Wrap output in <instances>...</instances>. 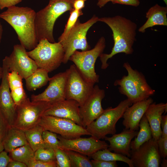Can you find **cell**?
<instances>
[{"label": "cell", "mask_w": 167, "mask_h": 167, "mask_svg": "<svg viewBox=\"0 0 167 167\" xmlns=\"http://www.w3.org/2000/svg\"><path fill=\"white\" fill-rule=\"evenodd\" d=\"M99 21L105 23L110 28L114 42L111 52L109 54L102 53L99 57L101 68L104 70L109 66L108 60L115 54L121 53L126 54L133 53L137 25L130 19L120 15L99 18Z\"/></svg>", "instance_id": "cell-1"}, {"label": "cell", "mask_w": 167, "mask_h": 167, "mask_svg": "<svg viewBox=\"0 0 167 167\" xmlns=\"http://www.w3.org/2000/svg\"><path fill=\"white\" fill-rule=\"evenodd\" d=\"M36 14L30 7L15 6L7 8L0 14V18L15 31L20 44L29 50L34 49L39 42L35 24Z\"/></svg>", "instance_id": "cell-2"}, {"label": "cell", "mask_w": 167, "mask_h": 167, "mask_svg": "<svg viewBox=\"0 0 167 167\" xmlns=\"http://www.w3.org/2000/svg\"><path fill=\"white\" fill-rule=\"evenodd\" d=\"M74 0H49L45 8L36 12L35 24L38 41L46 39L55 42L53 36L55 23L61 15L73 9Z\"/></svg>", "instance_id": "cell-3"}, {"label": "cell", "mask_w": 167, "mask_h": 167, "mask_svg": "<svg viewBox=\"0 0 167 167\" xmlns=\"http://www.w3.org/2000/svg\"><path fill=\"white\" fill-rule=\"evenodd\" d=\"M128 74L116 80L114 86H118L120 92L126 96L133 104L147 99L153 95L155 91L148 85L143 75L133 69L127 62L123 64Z\"/></svg>", "instance_id": "cell-4"}, {"label": "cell", "mask_w": 167, "mask_h": 167, "mask_svg": "<svg viewBox=\"0 0 167 167\" xmlns=\"http://www.w3.org/2000/svg\"><path fill=\"white\" fill-rule=\"evenodd\" d=\"M133 103L128 99L121 101L116 107L108 108L86 127L90 135L98 139H103L108 135L116 132V125L122 117L128 107Z\"/></svg>", "instance_id": "cell-5"}, {"label": "cell", "mask_w": 167, "mask_h": 167, "mask_svg": "<svg viewBox=\"0 0 167 167\" xmlns=\"http://www.w3.org/2000/svg\"><path fill=\"white\" fill-rule=\"evenodd\" d=\"M27 53L38 68L49 72L59 66L63 63L64 55L63 47L59 42L51 43L46 39L39 41L34 49Z\"/></svg>", "instance_id": "cell-6"}, {"label": "cell", "mask_w": 167, "mask_h": 167, "mask_svg": "<svg viewBox=\"0 0 167 167\" xmlns=\"http://www.w3.org/2000/svg\"><path fill=\"white\" fill-rule=\"evenodd\" d=\"M105 47V39L102 36L93 49L81 52L76 50L70 57L69 60L74 63L82 76L91 83L95 84L99 81V76L95 72V65Z\"/></svg>", "instance_id": "cell-7"}, {"label": "cell", "mask_w": 167, "mask_h": 167, "mask_svg": "<svg viewBox=\"0 0 167 167\" xmlns=\"http://www.w3.org/2000/svg\"><path fill=\"white\" fill-rule=\"evenodd\" d=\"M51 104L45 101H31L27 97L16 106L15 118L12 126L24 131L38 124L45 111Z\"/></svg>", "instance_id": "cell-8"}, {"label": "cell", "mask_w": 167, "mask_h": 167, "mask_svg": "<svg viewBox=\"0 0 167 167\" xmlns=\"http://www.w3.org/2000/svg\"><path fill=\"white\" fill-rule=\"evenodd\" d=\"M99 18L94 15L84 23H81L79 19L67 37L61 42L64 52L63 63L66 64L75 51L80 49L85 51L90 49V47L87 40L86 35L89 28L98 21Z\"/></svg>", "instance_id": "cell-9"}, {"label": "cell", "mask_w": 167, "mask_h": 167, "mask_svg": "<svg viewBox=\"0 0 167 167\" xmlns=\"http://www.w3.org/2000/svg\"><path fill=\"white\" fill-rule=\"evenodd\" d=\"M38 125L44 130L59 134L63 138L71 139L84 135H90L85 128L68 119L50 115H43Z\"/></svg>", "instance_id": "cell-10"}, {"label": "cell", "mask_w": 167, "mask_h": 167, "mask_svg": "<svg viewBox=\"0 0 167 167\" xmlns=\"http://www.w3.org/2000/svg\"><path fill=\"white\" fill-rule=\"evenodd\" d=\"M66 87V99H73L82 105L92 92L94 84L87 81L75 65L67 69Z\"/></svg>", "instance_id": "cell-11"}, {"label": "cell", "mask_w": 167, "mask_h": 167, "mask_svg": "<svg viewBox=\"0 0 167 167\" xmlns=\"http://www.w3.org/2000/svg\"><path fill=\"white\" fill-rule=\"evenodd\" d=\"M3 60L9 72H16L23 79H26L38 68L36 62L28 55L26 49L21 44L14 45L11 54Z\"/></svg>", "instance_id": "cell-12"}, {"label": "cell", "mask_w": 167, "mask_h": 167, "mask_svg": "<svg viewBox=\"0 0 167 167\" xmlns=\"http://www.w3.org/2000/svg\"><path fill=\"white\" fill-rule=\"evenodd\" d=\"M161 158L157 140L152 138L138 149L131 150L130 158L134 167H159Z\"/></svg>", "instance_id": "cell-13"}, {"label": "cell", "mask_w": 167, "mask_h": 167, "mask_svg": "<svg viewBox=\"0 0 167 167\" xmlns=\"http://www.w3.org/2000/svg\"><path fill=\"white\" fill-rule=\"evenodd\" d=\"M57 136L60 148L63 150L74 151L89 156L99 150L108 148L109 146L105 141L92 136L71 139L65 138L60 135Z\"/></svg>", "instance_id": "cell-14"}, {"label": "cell", "mask_w": 167, "mask_h": 167, "mask_svg": "<svg viewBox=\"0 0 167 167\" xmlns=\"http://www.w3.org/2000/svg\"><path fill=\"white\" fill-rule=\"evenodd\" d=\"M67 75V69L50 78L47 87L41 93L32 95L31 101H45L52 104L65 99Z\"/></svg>", "instance_id": "cell-15"}, {"label": "cell", "mask_w": 167, "mask_h": 167, "mask_svg": "<svg viewBox=\"0 0 167 167\" xmlns=\"http://www.w3.org/2000/svg\"><path fill=\"white\" fill-rule=\"evenodd\" d=\"M105 96V91L96 85L84 103L79 106L82 126L84 128L96 119L104 111L101 102Z\"/></svg>", "instance_id": "cell-16"}, {"label": "cell", "mask_w": 167, "mask_h": 167, "mask_svg": "<svg viewBox=\"0 0 167 167\" xmlns=\"http://www.w3.org/2000/svg\"><path fill=\"white\" fill-rule=\"evenodd\" d=\"M3 73L0 85V111L9 127L12 126L16 115V105L11 97L7 79L9 72L5 62H2Z\"/></svg>", "instance_id": "cell-17"}, {"label": "cell", "mask_w": 167, "mask_h": 167, "mask_svg": "<svg viewBox=\"0 0 167 167\" xmlns=\"http://www.w3.org/2000/svg\"><path fill=\"white\" fill-rule=\"evenodd\" d=\"M79 105L73 99H65L52 104L43 115H50L69 119L82 126Z\"/></svg>", "instance_id": "cell-18"}, {"label": "cell", "mask_w": 167, "mask_h": 167, "mask_svg": "<svg viewBox=\"0 0 167 167\" xmlns=\"http://www.w3.org/2000/svg\"><path fill=\"white\" fill-rule=\"evenodd\" d=\"M153 102L151 97L133 103L127 108L122 118V124L125 129L137 131L142 117L149 105Z\"/></svg>", "instance_id": "cell-19"}, {"label": "cell", "mask_w": 167, "mask_h": 167, "mask_svg": "<svg viewBox=\"0 0 167 167\" xmlns=\"http://www.w3.org/2000/svg\"><path fill=\"white\" fill-rule=\"evenodd\" d=\"M138 131L125 129L121 133L113 135L111 137L106 136L104 139L109 143L108 148L114 152L122 154L130 158V143L136 136Z\"/></svg>", "instance_id": "cell-20"}, {"label": "cell", "mask_w": 167, "mask_h": 167, "mask_svg": "<svg viewBox=\"0 0 167 167\" xmlns=\"http://www.w3.org/2000/svg\"><path fill=\"white\" fill-rule=\"evenodd\" d=\"M167 104L153 102L146 110L144 115L149 123L152 133V138L158 140L161 136V122L162 114L166 112Z\"/></svg>", "instance_id": "cell-21"}, {"label": "cell", "mask_w": 167, "mask_h": 167, "mask_svg": "<svg viewBox=\"0 0 167 167\" xmlns=\"http://www.w3.org/2000/svg\"><path fill=\"white\" fill-rule=\"evenodd\" d=\"M167 7L161 6L156 4L149 9L146 13L147 19L138 29L142 33L148 28L156 25L167 26Z\"/></svg>", "instance_id": "cell-22"}, {"label": "cell", "mask_w": 167, "mask_h": 167, "mask_svg": "<svg viewBox=\"0 0 167 167\" xmlns=\"http://www.w3.org/2000/svg\"><path fill=\"white\" fill-rule=\"evenodd\" d=\"M2 142L4 150L8 152L28 144L24 131L12 126L9 127Z\"/></svg>", "instance_id": "cell-23"}, {"label": "cell", "mask_w": 167, "mask_h": 167, "mask_svg": "<svg viewBox=\"0 0 167 167\" xmlns=\"http://www.w3.org/2000/svg\"><path fill=\"white\" fill-rule=\"evenodd\" d=\"M22 79L15 71L9 72L7 75L11 96L16 106L19 105L27 97L23 86Z\"/></svg>", "instance_id": "cell-24"}, {"label": "cell", "mask_w": 167, "mask_h": 167, "mask_svg": "<svg viewBox=\"0 0 167 167\" xmlns=\"http://www.w3.org/2000/svg\"><path fill=\"white\" fill-rule=\"evenodd\" d=\"M46 70L38 68L25 79L26 87L30 91H33L46 85L50 78Z\"/></svg>", "instance_id": "cell-25"}, {"label": "cell", "mask_w": 167, "mask_h": 167, "mask_svg": "<svg viewBox=\"0 0 167 167\" xmlns=\"http://www.w3.org/2000/svg\"><path fill=\"white\" fill-rule=\"evenodd\" d=\"M139 131L134 140L130 143L131 150L138 149L144 143L152 138V133L149 123L144 114L141 119L139 126Z\"/></svg>", "instance_id": "cell-26"}, {"label": "cell", "mask_w": 167, "mask_h": 167, "mask_svg": "<svg viewBox=\"0 0 167 167\" xmlns=\"http://www.w3.org/2000/svg\"><path fill=\"white\" fill-rule=\"evenodd\" d=\"M90 157L96 160L122 161L127 164L130 167H134L130 158L122 154L112 152L108 148L99 150Z\"/></svg>", "instance_id": "cell-27"}, {"label": "cell", "mask_w": 167, "mask_h": 167, "mask_svg": "<svg viewBox=\"0 0 167 167\" xmlns=\"http://www.w3.org/2000/svg\"><path fill=\"white\" fill-rule=\"evenodd\" d=\"M44 130L43 128L38 124L24 131L28 143L34 152L39 149L45 148L42 135Z\"/></svg>", "instance_id": "cell-28"}, {"label": "cell", "mask_w": 167, "mask_h": 167, "mask_svg": "<svg viewBox=\"0 0 167 167\" xmlns=\"http://www.w3.org/2000/svg\"><path fill=\"white\" fill-rule=\"evenodd\" d=\"M9 153L11 159L23 162L28 167L35 160V152L28 144L16 148Z\"/></svg>", "instance_id": "cell-29"}, {"label": "cell", "mask_w": 167, "mask_h": 167, "mask_svg": "<svg viewBox=\"0 0 167 167\" xmlns=\"http://www.w3.org/2000/svg\"><path fill=\"white\" fill-rule=\"evenodd\" d=\"M64 150L69 158L71 167H92L91 160L86 155L73 151Z\"/></svg>", "instance_id": "cell-30"}, {"label": "cell", "mask_w": 167, "mask_h": 167, "mask_svg": "<svg viewBox=\"0 0 167 167\" xmlns=\"http://www.w3.org/2000/svg\"><path fill=\"white\" fill-rule=\"evenodd\" d=\"M83 14L82 10H79L73 9L70 11V16L63 32L58 39V42H61L67 37L75 25L79 17Z\"/></svg>", "instance_id": "cell-31"}, {"label": "cell", "mask_w": 167, "mask_h": 167, "mask_svg": "<svg viewBox=\"0 0 167 167\" xmlns=\"http://www.w3.org/2000/svg\"><path fill=\"white\" fill-rule=\"evenodd\" d=\"M42 135L45 148L55 150L60 148L57 134L48 130H44Z\"/></svg>", "instance_id": "cell-32"}, {"label": "cell", "mask_w": 167, "mask_h": 167, "mask_svg": "<svg viewBox=\"0 0 167 167\" xmlns=\"http://www.w3.org/2000/svg\"><path fill=\"white\" fill-rule=\"evenodd\" d=\"M34 159L45 162L56 161L54 150L46 148L39 149L35 152Z\"/></svg>", "instance_id": "cell-33"}, {"label": "cell", "mask_w": 167, "mask_h": 167, "mask_svg": "<svg viewBox=\"0 0 167 167\" xmlns=\"http://www.w3.org/2000/svg\"><path fill=\"white\" fill-rule=\"evenodd\" d=\"M57 167H71L69 158L65 152L60 148L54 150Z\"/></svg>", "instance_id": "cell-34"}, {"label": "cell", "mask_w": 167, "mask_h": 167, "mask_svg": "<svg viewBox=\"0 0 167 167\" xmlns=\"http://www.w3.org/2000/svg\"><path fill=\"white\" fill-rule=\"evenodd\" d=\"M159 151L161 157L166 158L167 156V137H161L157 140Z\"/></svg>", "instance_id": "cell-35"}, {"label": "cell", "mask_w": 167, "mask_h": 167, "mask_svg": "<svg viewBox=\"0 0 167 167\" xmlns=\"http://www.w3.org/2000/svg\"><path fill=\"white\" fill-rule=\"evenodd\" d=\"M92 167H117V161H107L92 160H91Z\"/></svg>", "instance_id": "cell-36"}, {"label": "cell", "mask_w": 167, "mask_h": 167, "mask_svg": "<svg viewBox=\"0 0 167 167\" xmlns=\"http://www.w3.org/2000/svg\"><path fill=\"white\" fill-rule=\"evenodd\" d=\"M56 161H42L34 160L31 162L28 167H56Z\"/></svg>", "instance_id": "cell-37"}, {"label": "cell", "mask_w": 167, "mask_h": 167, "mask_svg": "<svg viewBox=\"0 0 167 167\" xmlns=\"http://www.w3.org/2000/svg\"><path fill=\"white\" fill-rule=\"evenodd\" d=\"M9 126L0 111V140H2Z\"/></svg>", "instance_id": "cell-38"}, {"label": "cell", "mask_w": 167, "mask_h": 167, "mask_svg": "<svg viewBox=\"0 0 167 167\" xmlns=\"http://www.w3.org/2000/svg\"><path fill=\"white\" fill-rule=\"evenodd\" d=\"M7 152L3 150L0 152V167H6L11 160L7 154Z\"/></svg>", "instance_id": "cell-39"}, {"label": "cell", "mask_w": 167, "mask_h": 167, "mask_svg": "<svg viewBox=\"0 0 167 167\" xmlns=\"http://www.w3.org/2000/svg\"><path fill=\"white\" fill-rule=\"evenodd\" d=\"M111 2L113 4H119L135 7L138 6L140 4L139 0H112Z\"/></svg>", "instance_id": "cell-40"}, {"label": "cell", "mask_w": 167, "mask_h": 167, "mask_svg": "<svg viewBox=\"0 0 167 167\" xmlns=\"http://www.w3.org/2000/svg\"><path fill=\"white\" fill-rule=\"evenodd\" d=\"M23 0H0V9L15 6Z\"/></svg>", "instance_id": "cell-41"}, {"label": "cell", "mask_w": 167, "mask_h": 167, "mask_svg": "<svg viewBox=\"0 0 167 167\" xmlns=\"http://www.w3.org/2000/svg\"><path fill=\"white\" fill-rule=\"evenodd\" d=\"M161 127V137H167V115H162Z\"/></svg>", "instance_id": "cell-42"}, {"label": "cell", "mask_w": 167, "mask_h": 167, "mask_svg": "<svg viewBox=\"0 0 167 167\" xmlns=\"http://www.w3.org/2000/svg\"><path fill=\"white\" fill-rule=\"evenodd\" d=\"M87 0H74L73 8L77 10H81L85 6V3Z\"/></svg>", "instance_id": "cell-43"}, {"label": "cell", "mask_w": 167, "mask_h": 167, "mask_svg": "<svg viewBox=\"0 0 167 167\" xmlns=\"http://www.w3.org/2000/svg\"><path fill=\"white\" fill-rule=\"evenodd\" d=\"M8 167H27L24 163L17 161L11 159L8 163Z\"/></svg>", "instance_id": "cell-44"}, {"label": "cell", "mask_w": 167, "mask_h": 167, "mask_svg": "<svg viewBox=\"0 0 167 167\" xmlns=\"http://www.w3.org/2000/svg\"><path fill=\"white\" fill-rule=\"evenodd\" d=\"M112 0H98L97 5L100 8H101L108 2H111Z\"/></svg>", "instance_id": "cell-45"}, {"label": "cell", "mask_w": 167, "mask_h": 167, "mask_svg": "<svg viewBox=\"0 0 167 167\" xmlns=\"http://www.w3.org/2000/svg\"><path fill=\"white\" fill-rule=\"evenodd\" d=\"M160 165L162 167H167V160L166 158H163L162 161H161Z\"/></svg>", "instance_id": "cell-46"}, {"label": "cell", "mask_w": 167, "mask_h": 167, "mask_svg": "<svg viewBox=\"0 0 167 167\" xmlns=\"http://www.w3.org/2000/svg\"><path fill=\"white\" fill-rule=\"evenodd\" d=\"M2 31L3 29L1 23L0 22V40H1L2 38Z\"/></svg>", "instance_id": "cell-47"}, {"label": "cell", "mask_w": 167, "mask_h": 167, "mask_svg": "<svg viewBox=\"0 0 167 167\" xmlns=\"http://www.w3.org/2000/svg\"><path fill=\"white\" fill-rule=\"evenodd\" d=\"M4 150L3 146L2 141L0 140V152Z\"/></svg>", "instance_id": "cell-48"}, {"label": "cell", "mask_w": 167, "mask_h": 167, "mask_svg": "<svg viewBox=\"0 0 167 167\" xmlns=\"http://www.w3.org/2000/svg\"><path fill=\"white\" fill-rule=\"evenodd\" d=\"M1 40H0V43ZM3 73V70L2 67L0 66V79H2Z\"/></svg>", "instance_id": "cell-49"}, {"label": "cell", "mask_w": 167, "mask_h": 167, "mask_svg": "<svg viewBox=\"0 0 167 167\" xmlns=\"http://www.w3.org/2000/svg\"><path fill=\"white\" fill-rule=\"evenodd\" d=\"M163 1L164 2L165 4L167 5V0H163Z\"/></svg>", "instance_id": "cell-50"}]
</instances>
